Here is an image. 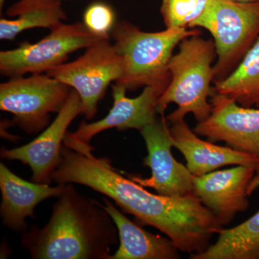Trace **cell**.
<instances>
[{
	"label": "cell",
	"instance_id": "6da1fadb",
	"mask_svg": "<svg viewBox=\"0 0 259 259\" xmlns=\"http://www.w3.org/2000/svg\"><path fill=\"white\" fill-rule=\"evenodd\" d=\"M53 180L58 185L79 184L110 198L141 224L156 228L180 251L198 254L210 245L223 226L194 193L180 197L153 194L112 168L106 158L61 148L60 163Z\"/></svg>",
	"mask_w": 259,
	"mask_h": 259
},
{
	"label": "cell",
	"instance_id": "7a4b0ae2",
	"mask_svg": "<svg viewBox=\"0 0 259 259\" xmlns=\"http://www.w3.org/2000/svg\"><path fill=\"white\" fill-rule=\"evenodd\" d=\"M53 206L42 228L23 233L22 245L34 259H111L118 230L102 204L79 193L71 184Z\"/></svg>",
	"mask_w": 259,
	"mask_h": 259
},
{
	"label": "cell",
	"instance_id": "3957f363",
	"mask_svg": "<svg viewBox=\"0 0 259 259\" xmlns=\"http://www.w3.org/2000/svg\"><path fill=\"white\" fill-rule=\"evenodd\" d=\"M201 35L182 40L178 52L172 56L168 64L171 81L158 100L157 110L163 116L169 104H176L177 110L166 117L171 124L184 120L187 114H192L197 122L206 120L210 115L212 64L217 54L213 40Z\"/></svg>",
	"mask_w": 259,
	"mask_h": 259
},
{
	"label": "cell",
	"instance_id": "277c9868",
	"mask_svg": "<svg viewBox=\"0 0 259 259\" xmlns=\"http://www.w3.org/2000/svg\"><path fill=\"white\" fill-rule=\"evenodd\" d=\"M202 33L198 28H186L145 32L126 20L117 22L110 36L122 56L124 71L116 84L127 90L168 86L171 81L168 64L175 48L187 37Z\"/></svg>",
	"mask_w": 259,
	"mask_h": 259
},
{
	"label": "cell",
	"instance_id": "5b68a950",
	"mask_svg": "<svg viewBox=\"0 0 259 259\" xmlns=\"http://www.w3.org/2000/svg\"><path fill=\"white\" fill-rule=\"evenodd\" d=\"M199 28L209 32L215 46L213 81L225 79L259 37V0H207L203 13L189 26Z\"/></svg>",
	"mask_w": 259,
	"mask_h": 259
},
{
	"label": "cell",
	"instance_id": "8992f818",
	"mask_svg": "<svg viewBox=\"0 0 259 259\" xmlns=\"http://www.w3.org/2000/svg\"><path fill=\"white\" fill-rule=\"evenodd\" d=\"M71 89L45 74L10 78L0 84V109L14 115V122L28 134L49 126L51 114L59 113Z\"/></svg>",
	"mask_w": 259,
	"mask_h": 259
},
{
	"label": "cell",
	"instance_id": "52a82bcc",
	"mask_svg": "<svg viewBox=\"0 0 259 259\" xmlns=\"http://www.w3.org/2000/svg\"><path fill=\"white\" fill-rule=\"evenodd\" d=\"M100 39L104 38L92 33L83 23H61L36 42L25 41L15 49L1 51L0 73L10 78L46 73L66 62L70 54L88 49Z\"/></svg>",
	"mask_w": 259,
	"mask_h": 259
},
{
	"label": "cell",
	"instance_id": "ba28073f",
	"mask_svg": "<svg viewBox=\"0 0 259 259\" xmlns=\"http://www.w3.org/2000/svg\"><path fill=\"white\" fill-rule=\"evenodd\" d=\"M122 56L110 39H100L87 49L83 55L69 63H64L46 72L79 94L82 115L93 119L99 102L109 85L117 82L123 75Z\"/></svg>",
	"mask_w": 259,
	"mask_h": 259
},
{
	"label": "cell",
	"instance_id": "9c48e42d",
	"mask_svg": "<svg viewBox=\"0 0 259 259\" xmlns=\"http://www.w3.org/2000/svg\"><path fill=\"white\" fill-rule=\"evenodd\" d=\"M166 85L145 87L142 93L135 98L126 96L127 90L120 85H112L113 106L107 116L97 122H81L74 132L68 131L64 144L77 152L91 154V140L102 131L110 128L120 131L141 130L157 119L158 101Z\"/></svg>",
	"mask_w": 259,
	"mask_h": 259
},
{
	"label": "cell",
	"instance_id": "30bf717a",
	"mask_svg": "<svg viewBox=\"0 0 259 259\" xmlns=\"http://www.w3.org/2000/svg\"><path fill=\"white\" fill-rule=\"evenodd\" d=\"M140 132L148 152L144 165L151 168V176H128L129 178L166 197H184L194 193V175L172 154L174 146L166 117L161 116L160 120L157 119Z\"/></svg>",
	"mask_w": 259,
	"mask_h": 259
},
{
	"label": "cell",
	"instance_id": "8fae6325",
	"mask_svg": "<svg viewBox=\"0 0 259 259\" xmlns=\"http://www.w3.org/2000/svg\"><path fill=\"white\" fill-rule=\"evenodd\" d=\"M193 185L194 193L223 226L248 209V196L259 185V175L255 167L238 165L194 176Z\"/></svg>",
	"mask_w": 259,
	"mask_h": 259
},
{
	"label": "cell",
	"instance_id": "7c38bea8",
	"mask_svg": "<svg viewBox=\"0 0 259 259\" xmlns=\"http://www.w3.org/2000/svg\"><path fill=\"white\" fill-rule=\"evenodd\" d=\"M82 113L79 94L71 89L66 103L55 120L36 139L20 147L1 149V157L18 160L32 170V182L50 185L61 158V148L68 127L76 116Z\"/></svg>",
	"mask_w": 259,
	"mask_h": 259
},
{
	"label": "cell",
	"instance_id": "4fadbf2b",
	"mask_svg": "<svg viewBox=\"0 0 259 259\" xmlns=\"http://www.w3.org/2000/svg\"><path fill=\"white\" fill-rule=\"evenodd\" d=\"M209 117L193 129L209 141H223L237 151L259 159V108L240 105L236 100L213 92Z\"/></svg>",
	"mask_w": 259,
	"mask_h": 259
},
{
	"label": "cell",
	"instance_id": "5bb4252c",
	"mask_svg": "<svg viewBox=\"0 0 259 259\" xmlns=\"http://www.w3.org/2000/svg\"><path fill=\"white\" fill-rule=\"evenodd\" d=\"M169 133L174 147L183 155L186 166L194 176H202L229 165L255 168L259 165V159L255 156L199 139L185 119L172 123Z\"/></svg>",
	"mask_w": 259,
	"mask_h": 259
},
{
	"label": "cell",
	"instance_id": "9a60e30c",
	"mask_svg": "<svg viewBox=\"0 0 259 259\" xmlns=\"http://www.w3.org/2000/svg\"><path fill=\"white\" fill-rule=\"evenodd\" d=\"M65 187L66 185L50 187L47 184L28 182L0 163V214L3 224L17 233L26 231L25 220L34 218L37 204L50 197H59Z\"/></svg>",
	"mask_w": 259,
	"mask_h": 259
},
{
	"label": "cell",
	"instance_id": "2e32d148",
	"mask_svg": "<svg viewBox=\"0 0 259 259\" xmlns=\"http://www.w3.org/2000/svg\"><path fill=\"white\" fill-rule=\"evenodd\" d=\"M102 204L118 230L120 245L111 259H177L179 251L169 238L145 231L132 222L107 198Z\"/></svg>",
	"mask_w": 259,
	"mask_h": 259
},
{
	"label": "cell",
	"instance_id": "e0dca14e",
	"mask_svg": "<svg viewBox=\"0 0 259 259\" xmlns=\"http://www.w3.org/2000/svg\"><path fill=\"white\" fill-rule=\"evenodd\" d=\"M6 15L15 19L0 20L1 40H13L30 29L51 30L67 18L61 0H19L7 10Z\"/></svg>",
	"mask_w": 259,
	"mask_h": 259
},
{
	"label": "cell",
	"instance_id": "ac0fdd59",
	"mask_svg": "<svg viewBox=\"0 0 259 259\" xmlns=\"http://www.w3.org/2000/svg\"><path fill=\"white\" fill-rule=\"evenodd\" d=\"M216 243L191 259H258L259 210L245 222L221 228Z\"/></svg>",
	"mask_w": 259,
	"mask_h": 259
},
{
	"label": "cell",
	"instance_id": "d6986e66",
	"mask_svg": "<svg viewBox=\"0 0 259 259\" xmlns=\"http://www.w3.org/2000/svg\"><path fill=\"white\" fill-rule=\"evenodd\" d=\"M212 90L241 106L259 108V37L231 74L213 81Z\"/></svg>",
	"mask_w": 259,
	"mask_h": 259
},
{
	"label": "cell",
	"instance_id": "ffe728a7",
	"mask_svg": "<svg viewBox=\"0 0 259 259\" xmlns=\"http://www.w3.org/2000/svg\"><path fill=\"white\" fill-rule=\"evenodd\" d=\"M207 0H162L161 14L166 28H189L203 13Z\"/></svg>",
	"mask_w": 259,
	"mask_h": 259
},
{
	"label": "cell",
	"instance_id": "44dd1931",
	"mask_svg": "<svg viewBox=\"0 0 259 259\" xmlns=\"http://www.w3.org/2000/svg\"><path fill=\"white\" fill-rule=\"evenodd\" d=\"M115 10L107 3L95 0L89 5L83 15V23L94 35L101 38L110 39L115 27Z\"/></svg>",
	"mask_w": 259,
	"mask_h": 259
},
{
	"label": "cell",
	"instance_id": "7402d4cb",
	"mask_svg": "<svg viewBox=\"0 0 259 259\" xmlns=\"http://www.w3.org/2000/svg\"><path fill=\"white\" fill-rule=\"evenodd\" d=\"M5 2H6V0H0V10H3V8L4 7Z\"/></svg>",
	"mask_w": 259,
	"mask_h": 259
},
{
	"label": "cell",
	"instance_id": "603a6c76",
	"mask_svg": "<svg viewBox=\"0 0 259 259\" xmlns=\"http://www.w3.org/2000/svg\"><path fill=\"white\" fill-rule=\"evenodd\" d=\"M238 1H241V2H250V1H256V0H238Z\"/></svg>",
	"mask_w": 259,
	"mask_h": 259
},
{
	"label": "cell",
	"instance_id": "cb8c5ba5",
	"mask_svg": "<svg viewBox=\"0 0 259 259\" xmlns=\"http://www.w3.org/2000/svg\"><path fill=\"white\" fill-rule=\"evenodd\" d=\"M256 173L258 174V175H259V165L258 167H257L256 168Z\"/></svg>",
	"mask_w": 259,
	"mask_h": 259
}]
</instances>
